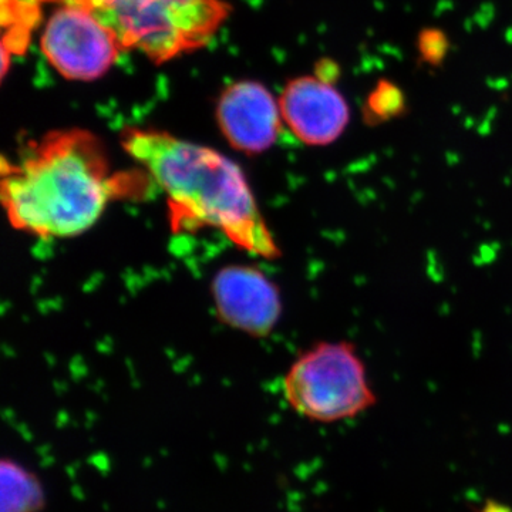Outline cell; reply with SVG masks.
<instances>
[{
    "label": "cell",
    "instance_id": "obj_8",
    "mask_svg": "<svg viewBox=\"0 0 512 512\" xmlns=\"http://www.w3.org/2000/svg\"><path fill=\"white\" fill-rule=\"evenodd\" d=\"M217 120L231 147L245 154H261L278 140L281 107L261 83L237 82L221 94Z\"/></svg>",
    "mask_w": 512,
    "mask_h": 512
},
{
    "label": "cell",
    "instance_id": "obj_12",
    "mask_svg": "<svg viewBox=\"0 0 512 512\" xmlns=\"http://www.w3.org/2000/svg\"><path fill=\"white\" fill-rule=\"evenodd\" d=\"M484 512H501L500 510H493V508H488L487 511Z\"/></svg>",
    "mask_w": 512,
    "mask_h": 512
},
{
    "label": "cell",
    "instance_id": "obj_11",
    "mask_svg": "<svg viewBox=\"0 0 512 512\" xmlns=\"http://www.w3.org/2000/svg\"><path fill=\"white\" fill-rule=\"evenodd\" d=\"M403 106L402 93L389 82L377 84L376 89L367 99L370 114L379 120H389L390 117L397 116Z\"/></svg>",
    "mask_w": 512,
    "mask_h": 512
},
{
    "label": "cell",
    "instance_id": "obj_3",
    "mask_svg": "<svg viewBox=\"0 0 512 512\" xmlns=\"http://www.w3.org/2000/svg\"><path fill=\"white\" fill-rule=\"evenodd\" d=\"M66 2V0H64ZM93 13L123 50L163 64L214 39L231 6L225 0H70Z\"/></svg>",
    "mask_w": 512,
    "mask_h": 512
},
{
    "label": "cell",
    "instance_id": "obj_4",
    "mask_svg": "<svg viewBox=\"0 0 512 512\" xmlns=\"http://www.w3.org/2000/svg\"><path fill=\"white\" fill-rule=\"evenodd\" d=\"M284 393L299 416L316 423L356 419L377 403L365 362L348 340L302 352L286 372Z\"/></svg>",
    "mask_w": 512,
    "mask_h": 512
},
{
    "label": "cell",
    "instance_id": "obj_9",
    "mask_svg": "<svg viewBox=\"0 0 512 512\" xmlns=\"http://www.w3.org/2000/svg\"><path fill=\"white\" fill-rule=\"evenodd\" d=\"M45 488L39 478L15 460L0 464V512H40L45 508Z\"/></svg>",
    "mask_w": 512,
    "mask_h": 512
},
{
    "label": "cell",
    "instance_id": "obj_7",
    "mask_svg": "<svg viewBox=\"0 0 512 512\" xmlns=\"http://www.w3.org/2000/svg\"><path fill=\"white\" fill-rule=\"evenodd\" d=\"M279 107L286 126L306 146H330L350 123L345 96L319 76L291 80L279 97Z\"/></svg>",
    "mask_w": 512,
    "mask_h": 512
},
{
    "label": "cell",
    "instance_id": "obj_10",
    "mask_svg": "<svg viewBox=\"0 0 512 512\" xmlns=\"http://www.w3.org/2000/svg\"><path fill=\"white\" fill-rule=\"evenodd\" d=\"M46 2L55 0H0L2 47L12 55H23L28 50L30 37L42 20V6Z\"/></svg>",
    "mask_w": 512,
    "mask_h": 512
},
{
    "label": "cell",
    "instance_id": "obj_1",
    "mask_svg": "<svg viewBox=\"0 0 512 512\" xmlns=\"http://www.w3.org/2000/svg\"><path fill=\"white\" fill-rule=\"evenodd\" d=\"M147 173L113 171L99 138L57 130L2 160L0 198L13 228L43 239L76 238L103 217L111 202L147 194Z\"/></svg>",
    "mask_w": 512,
    "mask_h": 512
},
{
    "label": "cell",
    "instance_id": "obj_2",
    "mask_svg": "<svg viewBox=\"0 0 512 512\" xmlns=\"http://www.w3.org/2000/svg\"><path fill=\"white\" fill-rule=\"evenodd\" d=\"M120 140L164 192L174 231L211 228L258 258L282 255L244 171L234 161L154 128H126Z\"/></svg>",
    "mask_w": 512,
    "mask_h": 512
},
{
    "label": "cell",
    "instance_id": "obj_6",
    "mask_svg": "<svg viewBox=\"0 0 512 512\" xmlns=\"http://www.w3.org/2000/svg\"><path fill=\"white\" fill-rule=\"evenodd\" d=\"M211 295L225 325L255 338L271 335L281 319L278 286L255 266H224L212 279Z\"/></svg>",
    "mask_w": 512,
    "mask_h": 512
},
{
    "label": "cell",
    "instance_id": "obj_5",
    "mask_svg": "<svg viewBox=\"0 0 512 512\" xmlns=\"http://www.w3.org/2000/svg\"><path fill=\"white\" fill-rule=\"evenodd\" d=\"M40 47L64 79L79 82L103 77L123 52L110 29L70 0L47 20Z\"/></svg>",
    "mask_w": 512,
    "mask_h": 512
}]
</instances>
